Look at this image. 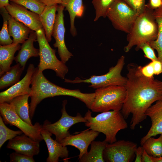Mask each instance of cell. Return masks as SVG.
<instances>
[{
  "label": "cell",
  "mask_w": 162,
  "mask_h": 162,
  "mask_svg": "<svg viewBox=\"0 0 162 162\" xmlns=\"http://www.w3.org/2000/svg\"><path fill=\"white\" fill-rule=\"evenodd\" d=\"M127 69L126 96L121 111L125 119L132 114L133 130L146 118V112L152 104L162 100V81L144 76L134 63L129 64Z\"/></svg>",
  "instance_id": "cell-1"
},
{
  "label": "cell",
  "mask_w": 162,
  "mask_h": 162,
  "mask_svg": "<svg viewBox=\"0 0 162 162\" xmlns=\"http://www.w3.org/2000/svg\"><path fill=\"white\" fill-rule=\"evenodd\" d=\"M32 92L30 95L29 114L33 118L37 105L43 99L56 96H68L76 98L90 109L94 100L95 93H84L78 89H70L58 86L51 82L45 76L42 72L35 68L31 83Z\"/></svg>",
  "instance_id": "cell-2"
},
{
  "label": "cell",
  "mask_w": 162,
  "mask_h": 162,
  "mask_svg": "<svg viewBox=\"0 0 162 162\" xmlns=\"http://www.w3.org/2000/svg\"><path fill=\"white\" fill-rule=\"evenodd\" d=\"M153 11L146 4L144 9L139 14L130 32L127 34L128 44L124 48L125 52H128L134 46H136V50H138L142 44L156 39L158 26Z\"/></svg>",
  "instance_id": "cell-3"
},
{
  "label": "cell",
  "mask_w": 162,
  "mask_h": 162,
  "mask_svg": "<svg viewBox=\"0 0 162 162\" xmlns=\"http://www.w3.org/2000/svg\"><path fill=\"white\" fill-rule=\"evenodd\" d=\"M84 117L87 122L85 126L91 129L102 133L106 136L105 140L108 143L117 141L118 132L128 127L127 123L121 111L112 110L101 112L95 117L92 116L88 110Z\"/></svg>",
  "instance_id": "cell-4"
},
{
  "label": "cell",
  "mask_w": 162,
  "mask_h": 162,
  "mask_svg": "<svg viewBox=\"0 0 162 162\" xmlns=\"http://www.w3.org/2000/svg\"><path fill=\"white\" fill-rule=\"evenodd\" d=\"M90 109L94 112L121 111L126 96L124 86H111L96 89Z\"/></svg>",
  "instance_id": "cell-5"
},
{
  "label": "cell",
  "mask_w": 162,
  "mask_h": 162,
  "mask_svg": "<svg viewBox=\"0 0 162 162\" xmlns=\"http://www.w3.org/2000/svg\"><path fill=\"white\" fill-rule=\"evenodd\" d=\"M36 32L39 46L40 60L38 67L39 70L43 72L46 69L52 70L56 72L57 76L64 79L68 71V67L65 63L57 58L56 50L49 45L43 28Z\"/></svg>",
  "instance_id": "cell-6"
},
{
  "label": "cell",
  "mask_w": 162,
  "mask_h": 162,
  "mask_svg": "<svg viewBox=\"0 0 162 162\" xmlns=\"http://www.w3.org/2000/svg\"><path fill=\"white\" fill-rule=\"evenodd\" d=\"M125 64V57L122 56L118 59L116 65L110 67L108 72L101 75H92L88 79H82L78 77L74 80L64 79V82L71 84L81 83H89V87L97 89L111 86H125L126 77L123 76L122 71Z\"/></svg>",
  "instance_id": "cell-7"
},
{
  "label": "cell",
  "mask_w": 162,
  "mask_h": 162,
  "mask_svg": "<svg viewBox=\"0 0 162 162\" xmlns=\"http://www.w3.org/2000/svg\"><path fill=\"white\" fill-rule=\"evenodd\" d=\"M139 13L122 0H117L109 9L106 17L116 29L129 33Z\"/></svg>",
  "instance_id": "cell-8"
},
{
  "label": "cell",
  "mask_w": 162,
  "mask_h": 162,
  "mask_svg": "<svg viewBox=\"0 0 162 162\" xmlns=\"http://www.w3.org/2000/svg\"><path fill=\"white\" fill-rule=\"evenodd\" d=\"M0 112L5 124L15 126L36 141L40 142L43 140L40 133L42 125L37 122L32 125L27 123L17 114L11 104L7 102L0 103Z\"/></svg>",
  "instance_id": "cell-9"
},
{
  "label": "cell",
  "mask_w": 162,
  "mask_h": 162,
  "mask_svg": "<svg viewBox=\"0 0 162 162\" xmlns=\"http://www.w3.org/2000/svg\"><path fill=\"white\" fill-rule=\"evenodd\" d=\"M67 103V100L63 101L61 110L62 116L58 120L51 123L46 120L42 125L43 129L54 134L56 136V140L60 143L70 134L69 130L72 126L77 123H86L87 122L84 117H83L79 113H77L75 116L69 115L66 109Z\"/></svg>",
  "instance_id": "cell-10"
},
{
  "label": "cell",
  "mask_w": 162,
  "mask_h": 162,
  "mask_svg": "<svg viewBox=\"0 0 162 162\" xmlns=\"http://www.w3.org/2000/svg\"><path fill=\"white\" fill-rule=\"evenodd\" d=\"M136 143L124 140L107 143L103 152V157L107 162H130L135 158Z\"/></svg>",
  "instance_id": "cell-11"
},
{
  "label": "cell",
  "mask_w": 162,
  "mask_h": 162,
  "mask_svg": "<svg viewBox=\"0 0 162 162\" xmlns=\"http://www.w3.org/2000/svg\"><path fill=\"white\" fill-rule=\"evenodd\" d=\"M64 9V7L62 4L58 5L52 36L55 40V42L53 44V46L57 48L58 53L61 60L65 64L73 56L68 49L65 43Z\"/></svg>",
  "instance_id": "cell-12"
},
{
  "label": "cell",
  "mask_w": 162,
  "mask_h": 162,
  "mask_svg": "<svg viewBox=\"0 0 162 162\" xmlns=\"http://www.w3.org/2000/svg\"><path fill=\"white\" fill-rule=\"evenodd\" d=\"M5 8L16 21L23 23L32 30L36 32L43 28L39 15L28 10L25 7L11 2Z\"/></svg>",
  "instance_id": "cell-13"
},
{
  "label": "cell",
  "mask_w": 162,
  "mask_h": 162,
  "mask_svg": "<svg viewBox=\"0 0 162 162\" xmlns=\"http://www.w3.org/2000/svg\"><path fill=\"white\" fill-rule=\"evenodd\" d=\"M35 68L32 64H29L24 77L18 82L6 90L0 93V103H10L14 98L22 95H29L32 92L30 86Z\"/></svg>",
  "instance_id": "cell-14"
},
{
  "label": "cell",
  "mask_w": 162,
  "mask_h": 162,
  "mask_svg": "<svg viewBox=\"0 0 162 162\" xmlns=\"http://www.w3.org/2000/svg\"><path fill=\"white\" fill-rule=\"evenodd\" d=\"M89 128L75 135L70 134L60 143L64 146H71L78 149L80 152L78 159L88 152L91 143L98 136L99 133Z\"/></svg>",
  "instance_id": "cell-15"
},
{
  "label": "cell",
  "mask_w": 162,
  "mask_h": 162,
  "mask_svg": "<svg viewBox=\"0 0 162 162\" xmlns=\"http://www.w3.org/2000/svg\"><path fill=\"white\" fill-rule=\"evenodd\" d=\"M39 142L23 133L9 140L7 147L17 153L33 157L40 152Z\"/></svg>",
  "instance_id": "cell-16"
},
{
  "label": "cell",
  "mask_w": 162,
  "mask_h": 162,
  "mask_svg": "<svg viewBox=\"0 0 162 162\" xmlns=\"http://www.w3.org/2000/svg\"><path fill=\"white\" fill-rule=\"evenodd\" d=\"M146 115L150 118L152 124L147 134L141 140V146L148 138L162 134V100L156 101L149 107Z\"/></svg>",
  "instance_id": "cell-17"
},
{
  "label": "cell",
  "mask_w": 162,
  "mask_h": 162,
  "mask_svg": "<svg viewBox=\"0 0 162 162\" xmlns=\"http://www.w3.org/2000/svg\"><path fill=\"white\" fill-rule=\"evenodd\" d=\"M40 133L46 142L48 151L46 162H58L59 158H68L69 151L66 146H64L56 140H53L51 137L52 134L46 130L42 128Z\"/></svg>",
  "instance_id": "cell-18"
},
{
  "label": "cell",
  "mask_w": 162,
  "mask_h": 162,
  "mask_svg": "<svg viewBox=\"0 0 162 162\" xmlns=\"http://www.w3.org/2000/svg\"><path fill=\"white\" fill-rule=\"evenodd\" d=\"M37 39L36 32L32 30L28 38L22 43L17 55L15 57L14 60L16 63H19L24 68L30 58L39 56V49L35 48L33 44Z\"/></svg>",
  "instance_id": "cell-19"
},
{
  "label": "cell",
  "mask_w": 162,
  "mask_h": 162,
  "mask_svg": "<svg viewBox=\"0 0 162 162\" xmlns=\"http://www.w3.org/2000/svg\"><path fill=\"white\" fill-rule=\"evenodd\" d=\"M9 34L13 38V43L22 44L28 38L32 30L23 23L16 21L10 15L8 21Z\"/></svg>",
  "instance_id": "cell-20"
},
{
  "label": "cell",
  "mask_w": 162,
  "mask_h": 162,
  "mask_svg": "<svg viewBox=\"0 0 162 162\" xmlns=\"http://www.w3.org/2000/svg\"><path fill=\"white\" fill-rule=\"evenodd\" d=\"M58 5L46 6L43 12L39 15L46 38L49 42L52 40Z\"/></svg>",
  "instance_id": "cell-21"
},
{
  "label": "cell",
  "mask_w": 162,
  "mask_h": 162,
  "mask_svg": "<svg viewBox=\"0 0 162 162\" xmlns=\"http://www.w3.org/2000/svg\"><path fill=\"white\" fill-rule=\"evenodd\" d=\"M20 44L14 43L6 45H0V76L8 71L14 60L16 52L19 50Z\"/></svg>",
  "instance_id": "cell-22"
},
{
  "label": "cell",
  "mask_w": 162,
  "mask_h": 162,
  "mask_svg": "<svg viewBox=\"0 0 162 162\" xmlns=\"http://www.w3.org/2000/svg\"><path fill=\"white\" fill-rule=\"evenodd\" d=\"M68 12L70 18V32L71 35L75 36L77 34L74 25L75 19L76 17H81L83 14L84 6L82 0H64L61 4Z\"/></svg>",
  "instance_id": "cell-23"
},
{
  "label": "cell",
  "mask_w": 162,
  "mask_h": 162,
  "mask_svg": "<svg viewBox=\"0 0 162 162\" xmlns=\"http://www.w3.org/2000/svg\"><path fill=\"white\" fill-rule=\"evenodd\" d=\"M108 143L102 141H93L91 143L90 151L79 159L80 162H104L103 152Z\"/></svg>",
  "instance_id": "cell-24"
},
{
  "label": "cell",
  "mask_w": 162,
  "mask_h": 162,
  "mask_svg": "<svg viewBox=\"0 0 162 162\" xmlns=\"http://www.w3.org/2000/svg\"><path fill=\"white\" fill-rule=\"evenodd\" d=\"M30 95L24 94L13 98L10 103L12 104L17 114L24 121L32 125L29 114V105L28 100Z\"/></svg>",
  "instance_id": "cell-25"
},
{
  "label": "cell",
  "mask_w": 162,
  "mask_h": 162,
  "mask_svg": "<svg viewBox=\"0 0 162 162\" xmlns=\"http://www.w3.org/2000/svg\"><path fill=\"white\" fill-rule=\"evenodd\" d=\"M24 69L19 63L11 67L0 76V89L11 86L18 82Z\"/></svg>",
  "instance_id": "cell-26"
},
{
  "label": "cell",
  "mask_w": 162,
  "mask_h": 162,
  "mask_svg": "<svg viewBox=\"0 0 162 162\" xmlns=\"http://www.w3.org/2000/svg\"><path fill=\"white\" fill-rule=\"evenodd\" d=\"M153 14L158 26L156 39L148 43L150 46L157 51L158 60L162 63V6L154 10Z\"/></svg>",
  "instance_id": "cell-27"
},
{
  "label": "cell",
  "mask_w": 162,
  "mask_h": 162,
  "mask_svg": "<svg viewBox=\"0 0 162 162\" xmlns=\"http://www.w3.org/2000/svg\"><path fill=\"white\" fill-rule=\"evenodd\" d=\"M142 146L149 155L155 158L162 156V134L157 139L148 138Z\"/></svg>",
  "instance_id": "cell-28"
},
{
  "label": "cell",
  "mask_w": 162,
  "mask_h": 162,
  "mask_svg": "<svg viewBox=\"0 0 162 162\" xmlns=\"http://www.w3.org/2000/svg\"><path fill=\"white\" fill-rule=\"evenodd\" d=\"M117 0H92V3L95 11L94 22L100 18L106 17V13L110 7Z\"/></svg>",
  "instance_id": "cell-29"
},
{
  "label": "cell",
  "mask_w": 162,
  "mask_h": 162,
  "mask_svg": "<svg viewBox=\"0 0 162 162\" xmlns=\"http://www.w3.org/2000/svg\"><path fill=\"white\" fill-rule=\"evenodd\" d=\"M1 14L3 19V24L0 32V44L1 45H9L13 42L10 38L8 28V18L10 14L5 8H0Z\"/></svg>",
  "instance_id": "cell-30"
},
{
  "label": "cell",
  "mask_w": 162,
  "mask_h": 162,
  "mask_svg": "<svg viewBox=\"0 0 162 162\" xmlns=\"http://www.w3.org/2000/svg\"><path fill=\"white\" fill-rule=\"evenodd\" d=\"M2 118L0 116V148L8 140L14 138L18 135H20L23 132L21 130L15 131L7 127L5 124Z\"/></svg>",
  "instance_id": "cell-31"
},
{
  "label": "cell",
  "mask_w": 162,
  "mask_h": 162,
  "mask_svg": "<svg viewBox=\"0 0 162 162\" xmlns=\"http://www.w3.org/2000/svg\"><path fill=\"white\" fill-rule=\"evenodd\" d=\"M11 2L22 5L30 11L40 15L46 5L38 0H10Z\"/></svg>",
  "instance_id": "cell-32"
},
{
  "label": "cell",
  "mask_w": 162,
  "mask_h": 162,
  "mask_svg": "<svg viewBox=\"0 0 162 162\" xmlns=\"http://www.w3.org/2000/svg\"><path fill=\"white\" fill-rule=\"evenodd\" d=\"M10 162H34L33 157L28 156L16 152L10 155Z\"/></svg>",
  "instance_id": "cell-33"
},
{
  "label": "cell",
  "mask_w": 162,
  "mask_h": 162,
  "mask_svg": "<svg viewBox=\"0 0 162 162\" xmlns=\"http://www.w3.org/2000/svg\"><path fill=\"white\" fill-rule=\"evenodd\" d=\"M144 54V56L151 61L158 60L154 49L150 46L148 43H146L142 44L140 47Z\"/></svg>",
  "instance_id": "cell-34"
},
{
  "label": "cell",
  "mask_w": 162,
  "mask_h": 162,
  "mask_svg": "<svg viewBox=\"0 0 162 162\" xmlns=\"http://www.w3.org/2000/svg\"><path fill=\"white\" fill-rule=\"evenodd\" d=\"M139 66L140 70L143 76L149 78L154 77V70L152 61L145 66Z\"/></svg>",
  "instance_id": "cell-35"
},
{
  "label": "cell",
  "mask_w": 162,
  "mask_h": 162,
  "mask_svg": "<svg viewBox=\"0 0 162 162\" xmlns=\"http://www.w3.org/2000/svg\"><path fill=\"white\" fill-rule=\"evenodd\" d=\"M122 0L137 11L139 14L145 8L142 7L139 0Z\"/></svg>",
  "instance_id": "cell-36"
},
{
  "label": "cell",
  "mask_w": 162,
  "mask_h": 162,
  "mask_svg": "<svg viewBox=\"0 0 162 162\" xmlns=\"http://www.w3.org/2000/svg\"><path fill=\"white\" fill-rule=\"evenodd\" d=\"M153 67L154 74L158 75L162 73V63L160 61H151Z\"/></svg>",
  "instance_id": "cell-37"
},
{
  "label": "cell",
  "mask_w": 162,
  "mask_h": 162,
  "mask_svg": "<svg viewBox=\"0 0 162 162\" xmlns=\"http://www.w3.org/2000/svg\"><path fill=\"white\" fill-rule=\"evenodd\" d=\"M146 5L150 9L154 10L162 6V0H149Z\"/></svg>",
  "instance_id": "cell-38"
},
{
  "label": "cell",
  "mask_w": 162,
  "mask_h": 162,
  "mask_svg": "<svg viewBox=\"0 0 162 162\" xmlns=\"http://www.w3.org/2000/svg\"><path fill=\"white\" fill-rule=\"evenodd\" d=\"M143 150L142 146L137 147L135 152L136 157L135 162H142V157Z\"/></svg>",
  "instance_id": "cell-39"
},
{
  "label": "cell",
  "mask_w": 162,
  "mask_h": 162,
  "mask_svg": "<svg viewBox=\"0 0 162 162\" xmlns=\"http://www.w3.org/2000/svg\"><path fill=\"white\" fill-rule=\"evenodd\" d=\"M46 6H50L61 4L64 0H38Z\"/></svg>",
  "instance_id": "cell-40"
},
{
  "label": "cell",
  "mask_w": 162,
  "mask_h": 162,
  "mask_svg": "<svg viewBox=\"0 0 162 162\" xmlns=\"http://www.w3.org/2000/svg\"><path fill=\"white\" fill-rule=\"evenodd\" d=\"M142 162H153L151 156L149 155L144 149L142 155Z\"/></svg>",
  "instance_id": "cell-41"
},
{
  "label": "cell",
  "mask_w": 162,
  "mask_h": 162,
  "mask_svg": "<svg viewBox=\"0 0 162 162\" xmlns=\"http://www.w3.org/2000/svg\"><path fill=\"white\" fill-rule=\"evenodd\" d=\"M9 4V0H0V8H5Z\"/></svg>",
  "instance_id": "cell-42"
},
{
  "label": "cell",
  "mask_w": 162,
  "mask_h": 162,
  "mask_svg": "<svg viewBox=\"0 0 162 162\" xmlns=\"http://www.w3.org/2000/svg\"><path fill=\"white\" fill-rule=\"evenodd\" d=\"M151 157L153 162H162V156L155 158Z\"/></svg>",
  "instance_id": "cell-43"
},
{
  "label": "cell",
  "mask_w": 162,
  "mask_h": 162,
  "mask_svg": "<svg viewBox=\"0 0 162 162\" xmlns=\"http://www.w3.org/2000/svg\"><path fill=\"white\" fill-rule=\"evenodd\" d=\"M140 2L141 5L143 8H144L145 5V0H139Z\"/></svg>",
  "instance_id": "cell-44"
}]
</instances>
